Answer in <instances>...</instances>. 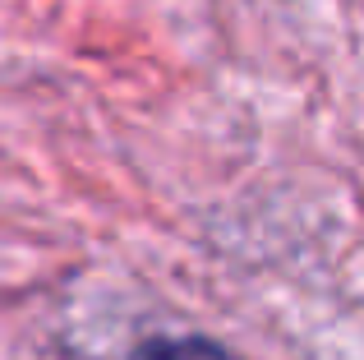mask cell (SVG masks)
I'll return each instance as SVG.
<instances>
[{
  "instance_id": "6da1fadb",
  "label": "cell",
  "mask_w": 364,
  "mask_h": 360,
  "mask_svg": "<svg viewBox=\"0 0 364 360\" xmlns=\"http://www.w3.org/2000/svg\"><path fill=\"white\" fill-rule=\"evenodd\" d=\"M139 360H240V356L217 337L185 333V337H148L139 346Z\"/></svg>"
}]
</instances>
